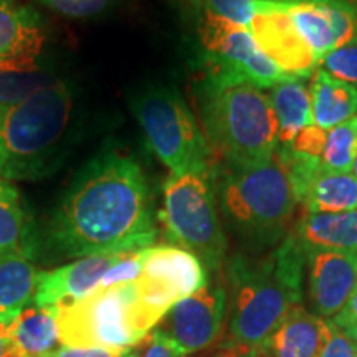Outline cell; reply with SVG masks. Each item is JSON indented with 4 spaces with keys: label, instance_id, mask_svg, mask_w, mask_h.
I'll list each match as a JSON object with an SVG mask.
<instances>
[{
    "label": "cell",
    "instance_id": "13",
    "mask_svg": "<svg viewBox=\"0 0 357 357\" xmlns=\"http://www.w3.org/2000/svg\"><path fill=\"white\" fill-rule=\"evenodd\" d=\"M248 30L258 48L289 77L310 78L318 68L314 53L298 33L280 0H260Z\"/></svg>",
    "mask_w": 357,
    "mask_h": 357
},
{
    "label": "cell",
    "instance_id": "5",
    "mask_svg": "<svg viewBox=\"0 0 357 357\" xmlns=\"http://www.w3.org/2000/svg\"><path fill=\"white\" fill-rule=\"evenodd\" d=\"M215 187L227 225L252 253L273 250L291 234L300 202L276 154L255 164L227 162Z\"/></svg>",
    "mask_w": 357,
    "mask_h": 357
},
{
    "label": "cell",
    "instance_id": "4",
    "mask_svg": "<svg viewBox=\"0 0 357 357\" xmlns=\"http://www.w3.org/2000/svg\"><path fill=\"white\" fill-rule=\"evenodd\" d=\"M75 98L65 79L0 109V178L37 181L65 159L73 131Z\"/></svg>",
    "mask_w": 357,
    "mask_h": 357
},
{
    "label": "cell",
    "instance_id": "34",
    "mask_svg": "<svg viewBox=\"0 0 357 357\" xmlns=\"http://www.w3.org/2000/svg\"><path fill=\"white\" fill-rule=\"evenodd\" d=\"M137 357H187L164 336L159 329H153L144 337V342L139 344V356Z\"/></svg>",
    "mask_w": 357,
    "mask_h": 357
},
{
    "label": "cell",
    "instance_id": "16",
    "mask_svg": "<svg viewBox=\"0 0 357 357\" xmlns=\"http://www.w3.org/2000/svg\"><path fill=\"white\" fill-rule=\"evenodd\" d=\"M328 336V319L298 305L253 351V357H319Z\"/></svg>",
    "mask_w": 357,
    "mask_h": 357
},
{
    "label": "cell",
    "instance_id": "38",
    "mask_svg": "<svg viewBox=\"0 0 357 357\" xmlns=\"http://www.w3.org/2000/svg\"><path fill=\"white\" fill-rule=\"evenodd\" d=\"M212 357H240V356H236L234 351H230V349H225V347H223V351H222V352H218V354L212 356Z\"/></svg>",
    "mask_w": 357,
    "mask_h": 357
},
{
    "label": "cell",
    "instance_id": "20",
    "mask_svg": "<svg viewBox=\"0 0 357 357\" xmlns=\"http://www.w3.org/2000/svg\"><path fill=\"white\" fill-rule=\"evenodd\" d=\"M312 121L329 131L357 113V88L316 68L310 84Z\"/></svg>",
    "mask_w": 357,
    "mask_h": 357
},
{
    "label": "cell",
    "instance_id": "30",
    "mask_svg": "<svg viewBox=\"0 0 357 357\" xmlns=\"http://www.w3.org/2000/svg\"><path fill=\"white\" fill-rule=\"evenodd\" d=\"M141 271H142L141 250L139 252L123 253L121 258H119V260L116 261L108 271H106V275L102 276V280L100 281V288H108V287H114V284L129 283V281L139 278Z\"/></svg>",
    "mask_w": 357,
    "mask_h": 357
},
{
    "label": "cell",
    "instance_id": "33",
    "mask_svg": "<svg viewBox=\"0 0 357 357\" xmlns=\"http://www.w3.org/2000/svg\"><path fill=\"white\" fill-rule=\"evenodd\" d=\"M137 356H139V346L126 347V349H108V347H89V349H79V347L61 346L43 357H137Z\"/></svg>",
    "mask_w": 357,
    "mask_h": 357
},
{
    "label": "cell",
    "instance_id": "25",
    "mask_svg": "<svg viewBox=\"0 0 357 357\" xmlns=\"http://www.w3.org/2000/svg\"><path fill=\"white\" fill-rule=\"evenodd\" d=\"M58 306L30 305L15 318L12 341L22 357H43L55 351Z\"/></svg>",
    "mask_w": 357,
    "mask_h": 357
},
{
    "label": "cell",
    "instance_id": "28",
    "mask_svg": "<svg viewBox=\"0 0 357 357\" xmlns=\"http://www.w3.org/2000/svg\"><path fill=\"white\" fill-rule=\"evenodd\" d=\"M260 0H202L205 10L215 13L220 19L250 29Z\"/></svg>",
    "mask_w": 357,
    "mask_h": 357
},
{
    "label": "cell",
    "instance_id": "7",
    "mask_svg": "<svg viewBox=\"0 0 357 357\" xmlns=\"http://www.w3.org/2000/svg\"><path fill=\"white\" fill-rule=\"evenodd\" d=\"M212 174H171L164 184V205L159 212L169 238L194 253L207 270L218 271L227 252Z\"/></svg>",
    "mask_w": 357,
    "mask_h": 357
},
{
    "label": "cell",
    "instance_id": "3",
    "mask_svg": "<svg viewBox=\"0 0 357 357\" xmlns=\"http://www.w3.org/2000/svg\"><path fill=\"white\" fill-rule=\"evenodd\" d=\"M197 88L204 134L229 164H255L278 149V121L270 96L236 71L207 58Z\"/></svg>",
    "mask_w": 357,
    "mask_h": 357
},
{
    "label": "cell",
    "instance_id": "9",
    "mask_svg": "<svg viewBox=\"0 0 357 357\" xmlns=\"http://www.w3.org/2000/svg\"><path fill=\"white\" fill-rule=\"evenodd\" d=\"M141 258L142 271L134 284L142 310L155 324L176 303L208 283L204 263L184 248L153 245L141 250Z\"/></svg>",
    "mask_w": 357,
    "mask_h": 357
},
{
    "label": "cell",
    "instance_id": "27",
    "mask_svg": "<svg viewBox=\"0 0 357 357\" xmlns=\"http://www.w3.org/2000/svg\"><path fill=\"white\" fill-rule=\"evenodd\" d=\"M318 68L357 88V42L326 53L318 61Z\"/></svg>",
    "mask_w": 357,
    "mask_h": 357
},
{
    "label": "cell",
    "instance_id": "21",
    "mask_svg": "<svg viewBox=\"0 0 357 357\" xmlns=\"http://www.w3.org/2000/svg\"><path fill=\"white\" fill-rule=\"evenodd\" d=\"M58 79L42 55L0 58V109L29 100Z\"/></svg>",
    "mask_w": 357,
    "mask_h": 357
},
{
    "label": "cell",
    "instance_id": "17",
    "mask_svg": "<svg viewBox=\"0 0 357 357\" xmlns=\"http://www.w3.org/2000/svg\"><path fill=\"white\" fill-rule=\"evenodd\" d=\"M43 43L42 15L20 0H0V58L40 56Z\"/></svg>",
    "mask_w": 357,
    "mask_h": 357
},
{
    "label": "cell",
    "instance_id": "2",
    "mask_svg": "<svg viewBox=\"0 0 357 357\" xmlns=\"http://www.w3.org/2000/svg\"><path fill=\"white\" fill-rule=\"evenodd\" d=\"M306 253L293 234L268 253H235L227 265L230 287L225 349L252 356L305 296Z\"/></svg>",
    "mask_w": 357,
    "mask_h": 357
},
{
    "label": "cell",
    "instance_id": "39",
    "mask_svg": "<svg viewBox=\"0 0 357 357\" xmlns=\"http://www.w3.org/2000/svg\"><path fill=\"white\" fill-rule=\"evenodd\" d=\"M351 172L357 177V151H356V154H354V162H352V171Z\"/></svg>",
    "mask_w": 357,
    "mask_h": 357
},
{
    "label": "cell",
    "instance_id": "32",
    "mask_svg": "<svg viewBox=\"0 0 357 357\" xmlns=\"http://www.w3.org/2000/svg\"><path fill=\"white\" fill-rule=\"evenodd\" d=\"M319 357H357V346L328 319V336Z\"/></svg>",
    "mask_w": 357,
    "mask_h": 357
},
{
    "label": "cell",
    "instance_id": "37",
    "mask_svg": "<svg viewBox=\"0 0 357 357\" xmlns=\"http://www.w3.org/2000/svg\"><path fill=\"white\" fill-rule=\"evenodd\" d=\"M341 314L351 316V318H356L357 319V287L354 289V293L351 294V298H349V301H347V305L342 307Z\"/></svg>",
    "mask_w": 357,
    "mask_h": 357
},
{
    "label": "cell",
    "instance_id": "12",
    "mask_svg": "<svg viewBox=\"0 0 357 357\" xmlns=\"http://www.w3.org/2000/svg\"><path fill=\"white\" fill-rule=\"evenodd\" d=\"M316 60L357 42V6L351 0H280Z\"/></svg>",
    "mask_w": 357,
    "mask_h": 357
},
{
    "label": "cell",
    "instance_id": "14",
    "mask_svg": "<svg viewBox=\"0 0 357 357\" xmlns=\"http://www.w3.org/2000/svg\"><path fill=\"white\" fill-rule=\"evenodd\" d=\"M307 296L314 314L331 319L347 305L357 287V252L305 250Z\"/></svg>",
    "mask_w": 357,
    "mask_h": 357
},
{
    "label": "cell",
    "instance_id": "19",
    "mask_svg": "<svg viewBox=\"0 0 357 357\" xmlns=\"http://www.w3.org/2000/svg\"><path fill=\"white\" fill-rule=\"evenodd\" d=\"M37 235L20 192L0 178V260L8 257L32 258L37 253Z\"/></svg>",
    "mask_w": 357,
    "mask_h": 357
},
{
    "label": "cell",
    "instance_id": "29",
    "mask_svg": "<svg viewBox=\"0 0 357 357\" xmlns=\"http://www.w3.org/2000/svg\"><path fill=\"white\" fill-rule=\"evenodd\" d=\"M42 6L70 19H91L105 13L113 0H38Z\"/></svg>",
    "mask_w": 357,
    "mask_h": 357
},
{
    "label": "cell",
    "instance_id": "10",
    "mask_svg": "<svg viewBox=\"0 0 357 357\" xmlns=\"http://www.w3.org/2000/svg\"><path fill=\"white\" fill-rule=\"evenodd\" d=\"M199 33L207 58L236 71L258 88H273L275 84L294 78L280 70L258 48L248 29L220 19L205 8Z\"/></svg>",
    "mask_w": 357,
    "mask_h": 357
},
{
    "label": "cell",
    "instance_id": "24",
    "mask_svg": "<svg viewBox=\"0 0 357 357\" xmlns=\"http://www.w3.org/2000/svg\"><path fill=\"white\" fill-rule=\"evenodd\" d=\"M301 205H305L306 213L357 211V177L352 172H333L319 167Z\"/></svg>",
    "mask_w": 357,
    "mask_h": 357
},
{
    "label": "cell",
    "instance_id": "8",
    "mask_svg": "<svg viewBox=\"0 0 357 357\" xmlns=\"http://www.w3.org/2000/svg\"><path fill=\"white\" fill-rule=\"evenodd\" d=\"M132 111L153 153L171 174H211L212 147L197 119L172 88H147Z\"/></svg>",
    "mask_w": 357,
    "mask_h": 357
},
{
    "label": "cell",
    "instance_id": "1",
    "mask_svg": "<svg viewBox=\"0 0 357 357\" xmlns=\"http://www.w3.org/2000/svg\"><path fill=\"white\" fill-rule=\"evenodd\" d=\"M158 229L137 160L118 151L93 158L71 182L48 222V245L66 258L139 252Z\"/></svg>",
    "mask_w": 357,
    "mask_h": 357
},
{
    "label": "cell",
    "instance_id": "41",
    "mask_svg": "<svg viewBox=\"0 0 357 357\" xmlns=\"http://www.w3.org/2000/svg\"><path fill=\"white\" fill-rule=\"evenodd\" d=\"M245 357H253V356H245Z\"/></svg>",
    "mask_w": 357,
    "mask_h": 357
},
{
    "label": "cell",
    "instance_id": "18",
    "mask_svg": "<svg viewBox=\"0 0 357 357\" xmlns=\"http://www.w3.org/2000/svg\"><path fill=\"white\" fill-rule=\"evenodd\" d=\"M291 234L303 250L357 252V211L339 213H303Z\"/></svg>",
    "mask_w": 357,
    "mask_h": 357
},
{
    "label": "cell",
    "instance_id": "26",
    "mask_svg": "<svg viewBox=\"0 0 357 357\" xmlns=\"http://www.w3.org/2000/svg\"><path fill=\"white\" fill-rule=\"evenodd\" d=\"M357 151V116L337 124L326 134L321 167L333 172H351Z\"/></svg>",
    "mask_w": 357,
    "mask_h": 357
},
{
    "label": "cell",
    "instance_id": "15",
    "mask_svg": "<svg viewBox=\"0 0 357 357\" xmlns=\"http://www.w3.org/2000/svg\"><path fill=\"white\" fill-rule=\"evenodd\" d=\"M121 255L84 257L56 270L42 271L33 305L60 306L86 296L100 287L102 276Z\"/></svg>",
    "mask_w": 357,
    "mask_h": 357
},
{
    "label": "cell",
    "instance_id": "40",
    "mask_svg": "<svg viewBox=\"0 0 357 357\" xmlns=\"http://www.w3.org/2000/svg\"><path fill=\"white\" fill-rule=\"evenodd\" d=\"M189 2L194 3V6H199V7H202V0H189Z\"/></svg>",
    "mask_w": 357,
    "mask_h": 357
},
{
    "label": "cell",
    "instance_id": "36",
    "mask_svg": "<svg viewBox=\"0 0 357 357\" xmlns=\"http://www.w3.org/2000/svg\"><path fill=\"white\" fill-rule=\"evenodd\" d=\"M331 321L337 326L339 331L344 334V336L349 337L351 341L357 346V319L356 318H351V316H344L339 312V314L334 316Z\"/></svg>",
    "mask_w": 357,
    "mask_h": 357
},
{
    "label": "cell",
    "instance_id": "31",
    "mask_svg": "<svg viewBox=\"0 0 357 357\" xmlns=\"http://www.w3.org/2000/svg\"><path fill=\"white\" fill-rule=\"evenodd\" d=\"M326 134H328V131H324L323 128L311 124V126L300 129L296 136L293 137V141L287 144V147L298 154L321 160L326 144Z\"/></svg>",
    "mask_w": 357,
    "mask_h": 357
},
{
    "label": "cell",
    "instance_id": "11",
    "mask_svg": "<svg viewBox=\"0 0 357 357\" xmlns=\"http://www.w3.org/2000/svg\"><path fill=\"white\" fill-rule=\"evenodd\" d=\"M227 291L220 283H207L176 303L155 326L184 356L204 351L222 334Z\"/></svg>",
    "mask_w": 357,
    "mask_h": 357
},
{
    "label": "cell",
    "instance_id": "6",
    "mask_svg": "<svg viewBox=\"0 0 357 357\" xmlns=\"http://www.w3.org/2000/svg\"><path fill=\"white\" fill-rule=\"evenodd\" d=\"M155 328L142 310L134 281L100 288L58 306V342L65 347H136Z\"/></svg>",
    "mask_w": 357,
    "mask_h": 357
},
{
    "label": "cell",
    "instance_id": "35",
    "mask_svg": "<svg viewBox=\"0 0 357 357\" xmlns=\"http://www.w3.org/2000/svg\"><path fill=\"white\" fill-rule=\"evenodd\" d=\"M13 328H15V318L0 321V357H22L12 341Z\"/></svg>",
    "mask_w": 357,
    "mask_h": 357
},
{
    "label": "cell",
    "instance_id": "23",
    "mask_svg": "<svg viewBox=\"0 0 357 357\" xmlns=\"http://www.w3.org/2000/svg\"><path fill=\"white\" fill-rule=\"evenodd\" d=\"M270 101L278 121V144L287 146L300 129L314 124L311 111L310 86L300 78L270 88Z\"/></svg>",
    "mask_w": 357,
    "mask_h": 357
},
{
    "label": "cell",
    "instance_id": "22",
    "mask_svg": "<svg viewBox=\"0 0 357 357\" xmlns=\"http://www.w3.org/2000/svg\"><path fill=\"white\" fill-rule=\"evenodd\" d=\"M42 270L32 258L8 257L0 260V321L17 318L35 301Z\"/></svg>",
    "mask_w": 357,
    "mask_h": 357
}]
</instances>
